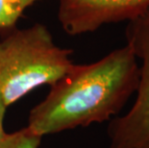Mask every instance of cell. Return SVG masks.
Instances as JSON below:
<instances>
[{"mask_svg": "<svg viewBox=\"0 0 149 148\" xmlns=\"http://www.w3.org/2000/svg\"><path fill=\"white\" fill-rule=\"evenodd\" d=\"M6 110H7V107L4 105L1 97H0V142L4 138L6 132L4 131V127H3V121H4V116L6 114Z\"/></svg>", "mask_w": 149, "mask_h": 148, "instance_id": "cell-7", "label": "cell"}, {"mask_svg": "<svg viewBox=\"0 0 149 148\" xmlns=\"http://www.w3.org/2000/svg\"><path fill=\"white\" fill-rule=\"evenodd\" d=\"M72 51L56 44L47 26L15 28L0 40V97L7 107L36 88L53 85L73 67Z\"/></svg>", "mask_w": 149, "mask_h": 148, "instance_id": "cell-2", "label": "cell"}, {"mask_svg": "<svg viewBox=\"0 0 149 148\" xmlns=\"http://www.w3.org/2000/svg\"><path fill=\"white\" fill-rule=\"evenodd\" d=\"M40 0H0V34L4 35L17 28L24 12Z\"/></svg>", "mask_w": 149, "mask_h": 148, "instance_id": "cell-5", "label": "cell"}, {"mask_svg": "<svg viewBox=\"0 0 149 148\" xmlns=\"http://www.w3.org/2000/svg\"><path fill=\"white\" fill-rule=\"evenodd\" d=\"M125 37L126 45L141 61L139 80L130 111L110 120L109 148H149V11L128 21Z\"/></svg>", "mask_w": 149, "mask_h": 148, "instance_id": "cell-3", "label": "cell"}, {"mask_svg": "<svg viewBox=\"0 0 149 148\" xmlns=\"http://www.w3.org/2000/svg\"><path fill=\"white\" fill-rule=\"evenodd\" d=\"M149 11V0H58V19L70 36L94 32L103 25L131 21Z\"/></svg>", "mask_w": 149, "mask_h": 148, "instance_id": "cell-4", "label": "cell"}, {"mask_svg": "<svg viewBox=\"0 0 149 148\" xmlns=\"http://www.w3.org/2000/svg\"><path fill=\"white\" fill-rule=\"evenodd\" d=\"M139 80V65L128 45L95 63L73 65L31 110L27 127L43 137L111 120L136 92Z\"/></svg>", "mask_w": 149, "mask_h": 148, "instance_id": "cell-1", "label": "cell"}, {"mask_svg": "<svg viewBox=\"0 0 149 148\" xmlns=\"http://www.w3.org/2000/svg\"><path fill=\"white\" fill-rule=\"evenodd\" d=\"M42 138L25 127L14 133H6L0 142V148H39Z\"/></svg>", "mask_w": 149, "mask_h": 148, "instance_id": "cell-6", "label": "cell"}]
</instances>
